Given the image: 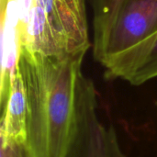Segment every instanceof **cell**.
<instances>
[{"instance_id":"6da1fadb","label":"cell","mask_w":157,"mask_h":157,"mask_svg":"<svg viewBox=\"0 0 157 157\" xmlns=\"http://www.w3.org/2000/svg\"><path fill=\"white\" fill-rule=\"evenodd\" d=\"M85 54L42 56L19 52L17 71L27 97V145L33 157H65Z\"/></svg>"},{"instance_id":"7a4b0ae2","label":"cell","mask_w":157,"mask_h":157,"mask_svg":"<svg viewBox=\"0 0 157 157\" xmlns=\"http://www.w3.org/2000/svg\"><path fill=\"white\" fill-rule=\"evenodd\" d=\"M18 33L20 51L30 54L86 55L91 46L86 0H33Z\"/></svg>"},{"instance_id":"3957f363","label":"cell","mask_w":157,"mask_h":157,"mask_svg":"<svg viewBox=\"0 0 157 157\" xmlns=\"http://www.w3.org/2000/svg\"><path fill=\"white\" fill-rule=\"evenodd\" d=\"M157 34V0H125L103 39L93 46L104 69Z\"/></svg>"},{"instance_id":"277c9868","label":"cell","mask_w":157,"mask_h":157,"mask_svg":"<svg viewBox=\"0 0 157 157\" xmlns=\"http://www.w3.org/2000/svg\"><path fill=\"white\" fill-rule=\"evenodd\" d=\"M65 157H128L114 128L101 121L96 87L87 77L80 89Z\"/></svg>"},{"instance_id":"5b68a950","label":"cell","mask_w":157,"mask_h":157,"mask_svg":"<svg viewBox=\"0 0 157 157\" xmlns=\"http://www.w3.org/2000/svg\"><path fill=\"white\" fill-rule=\"evenodd\" d=\"M105 75L132 86L157 78V34L105 68Z\"/></svg>"},{"instance_id":"8992f818","label":"cell","mask_w":157,"mask_h":157,"mask_svg":"<svg viewBox=\"0 0 157 157\" xmlns=\"http://www.w3.org/2000/svg\"><path fill=\"white\" fill-rule=\"evenodd\" d=\"M1 103L0 135L17 141L27 139V97L19 72L12 82L7 97Z\"/></svg>"},{"instance_id":"52a82bcc","label":"cell","mask_w":157,"mask_h":157,"mask_svg":"<svg viewBox=\"0 0 157 157\" xmlns=\"http://www.w3.org/2000/svg\"><path fill=\"white\" fill-rule=\"evenodd\" d=\"M125 0H89L93 12V44L99 42L108 32L112 21Z\"/></svg>"},{"instance_id":"ba28073f","label":"cell","mask_w":157,"mask_h":157,"mask_svg":"<svg viewBox=\"0 0 157 157\" xmlns=\"http://www.w3.org/2000/svg\"><path fill=\"white\" fill-rule=\"evenodd\" d=\"M1 157H33L25 141L1 136Z\"/></svg>"}]
</instances>
